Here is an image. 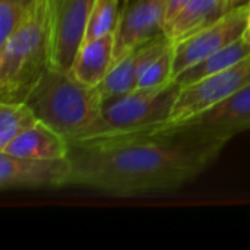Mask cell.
Instances as JSON below:
<instances>
[{
  "instance_id": "cell-1",
  "label": "cell",
  "mask_w": 250,
  "mask_h": 250,
  "mask_svg": "<svg viewBox=\"0 0 250 250\" xmlns=\"http://www.w3.org/2000/svg\"><path fill=\"white\" fill-rule=\"evenodd\" d=\"M226 144L179 127L108 133L69 142L67 186L111 196L177 190L202 174Z\"/></svg>"
},
{
  "instance_id": "cell-6",
  "label": "cell",
  "mask_w": 250,
  "mask_h": 250,
  "mask_svg": "<svg viewBox=\"0 0 250 250\" xmlns=\"http://www.w3.org/2000/svg\"><path fill=\"white\" fill-rule=\"evenodd\" d=\"M249 9L250 4L239 6L208 26H204L192 35L174 42L173 78L243 37Z\"/></svg>"
},
{
  "instance_id": "cell-17",
  "label": "cell",
  "mask_w": 250,
  "mask_h": 250,
  "mask_svg": "<svg viewBox=\"0 0 250 250\" xmlns=\"http://www.w3.org/2000/svg\"><path fill=\"white\" fill-rule=\"evenodd\" d=\"M123 10L122 0H97L88 21L83 42L103 35L116 34Z\"/></svg>"
},
{
  "instance_id": "cell-13",
  "label": "cell",
  "mask_w": 250,
  "mask_h": 250,
  "mask_svg": "<svg viewBox=\"0 0 250 250\" xmlns=\"http://www.w3.org/2000/svg\"><path fill=\"white\" fill-rule=\"evenodd\" d=\"M230 12L227 0H189L179 15L166 25L164 34L177 42Z\"/></svg>"
},
{
  "instance_id": "cell-12",
  "label": "cell",
  "mask_w": 250,
  "mask_h": 250,
  "mask_svg": "<svg viewBox=\"0 0 250 250\" xmlns=\"http://www.w3.org/2000/svg\"><path fill=\"white\" fill-rule=\"evenodd\" d=\"M114 64V34L85 41L72 66V75L85 85L98 86Z\"/></svg>"
},
{
  "instance_id": "cell-11",
  "label": "cell",
  "mask_w": 250,
  "mask_h": 250,
  "mask_svg": "<svg viewBox=\"0 0 250 250\" xmlns=\"http://www.w3.org/2000/svg\"><path fill=\"white\" fill-rule=\"evenodd\" d=\"M0 152L21 158H62L67 157L69 142L54 129L38 122L10 141Z\"/></svg>"
},
{
  "instance_id": "cell-19",
  "label": "cell",
  "mask_w": 250,
  "mask_h": 250,
  "mask_svg": "<svg viewBox=\"0 0 250 250\" xmlns=\"http://www.w3.org/2000/svg\"><path fill=\"white\" fill-rule=\"evenodd\" d=\"M35 0H0V44L18 28Z\"/></svg>"
},
{
  "instance_id": "cell-23",
  "label": "cell",
  "mask_w": 250,
  "mask_h": 250,
  "mask_svg": "<svg viewBox=\"0 0 250 250\" xmlns=\"http://www.w3.org/2000/svg\"><path fill=\"white\" fill-rule=\"evenodd\" d=\"M122 3H123V7H126L129 4V0H122Z\"/></svg>"
},
{
  "instance_id": "cell-5",
  "label": "cell",
  "mask_w": 250,
  "mask_h": 250,
  "mask_svg": "<svg viewBox=\"0 0 250 250\" xmlns=\"http://www.w3.org/2000/svg\"><path fill=\"white\" fill-rule=\"evenodd\" d=\"M248 85H250V56L215 75L183 86L171 111L170 120L161 126L185 122Z\"/></svg>"
},
{
  "instance_id": "cell-20",
  "label": "cell",
  "mask_w": 250,
  "mask_h": 250,
  "mask_svg": "<svg viewBox=\"0 0 250 250\" xmlns=\"http://www.w3.org/2000/svg\"><path fill=\"white\" fill-rule=\"evenodd\" d=\"M189 0H166V25L170 23ZM166 28V26H164Z\"/></svg>"
},
{
  "instance_id": "cell-15",
  "label": "cell",
  "mask_w": 250,
  "mask_h": 250,
  "mask_svg": "<svg viewBox=\"0 0 250 250\" xmlns=\"http://www.w3.org/2000/svg\"><path fill=\"white\" fill-rule=\"evenodd\" d=\"M138 86V48L114 62L110 72L97 86L101 97L111 98L133 91Z\"/></svg>"
},
{
  "instance_id": "cell-9",
  "label": "cell",
  "mask_w": 250,
  "mask_h": 250,
  "mask_svg": "<svg viewBox=\"0 0 250 250\" xmlns=\"http://www.w3.org/2000/svg\"><path fill=\"white\" fill-rule=\"evenodd\" d=\"M160 127H179L229 142L250 129V85L185 122Z\"/></svg>"
},
{
  "instance_id": "cell-4",
  "label": "cell",
  "mask_w": 250,
  "mask_h": 250,
  "mask_svg": "<svg viewBox=\"0 0 250 250\" xmlns=\"http://www.w3.org/2000/svg\"><path fill=\"white\" fill-rule=\"evenodd\" d=\"M180 91L182 86L173 79L164 85L135 88L130 92L105 98L103 117L108 133L151 130L167 123Z\"/></svg>"
},
{
  "instance_id": "cell-14",
  "label": "cell",
  "mask_w": 250,
  "mask_h": 250,
  "mask_svg": "<svg viewBox=\"0 0 250 250\" xmlns=\"http://www.w3.org/2000/svg\"><path fill=\"white\" fill-rule=\"evenodd\" d=\"M248 56H250V42H248L243 37H240L239 40L230 42L229 45L223 47L221 50L209 54L208 57H205L195 66L183 70L180 75H177L174 78V81L182 88L192 85L195 82H199L211 75H215V73L239 63L240 60H243Z\"/></svg>"
},
{
  "instance_id": "cell-2",
  "label": "cell",
  "mask_w": 250,
  "mask_h": 250,
  "mask_svg": "<svg viewBox=\"0 0 250 250\" xmlns=\"http://www.w3.org/2000/svg\"><path fill=\"white\" fill-rule=\"evenodd\" d=\"M25 101L40 122L54 129L67 142L108 133L103 117L104 98L98 88L82 83L72 72L50 66Z\"/></svg>"
},
{
  "instance_id": "cell-18",
  "label": "cell",
  "mask_w": 250,
  "mask_h": 250,
  "mask_svg": "<svg viewBox=\"0 0 250 250\" xmlns=\"http://www.w3.org/2000/svg\"><path fill=\"white\" fill-rule=\"evenodd\" d=\"M173 63H174V44L167 48L141 76L136 88L158 86L173 81Z\"/></svg>"
},
{
  "instance_id": "cell-21",
  "label": "cell",
  "mask_w": 250,
  "mask_h": 250,
  "mask_svg": "<svg viewBox=\"0 0 250 250\" xmlns=\"http://www.w3.org/2000/svg\"><path fill=\"white\" fill-rule=\"evenodd\" d=\"M245 4H250V0H227V6L230 10L239 7V6H245Z\"/></svg>"
},
{
  "instance_id": "cell-16",
  "label": "cell",
  "mask_w": 250,
  "mask_h": 250,
  "mask_svg": "<svg viewBox=\"0 0 250 250\" xmlns=\"http://www.w3.org/2000/svg\"><path fill=\"white\" fill-rule=\"evenodd\" d=\"M38 122L26 101H0V149Z\"/></svg>"
},
{
  "instance_id": "cell-7",
  "label": "cell",
  "mask_w": 250,
  "mask_h": 250,
  "mask_svg": "<svg viewBox=\"0 0 250 250\" xmlns=\"http://www.w3.org/2000/svg\"><path fill=\"white\" fill-rule=\"evenodd\" d=\"M51 15V66L70 72L83 44L97 0H48Z\"/></svg>"
},
{
  "instance_id": "cell-8",
  "label": "cell",
  "mask_w": 250,
  "mask_h": 250,
  "mask_svg": "<svg viewBox=\"0 0 250 250\" xmlns=\"http://www.w3.org/2000/svg\"><path fill=\"white\" fill-rule=\"evenodd\" d=\"M70 161L62 158H21L0 152V189L37 190L66 188Z\"/></svg>"
},
{
  "instance_id": "cell-22",
  "label": "cell",
  "mask_w": 250,
  "mask_h": 250,
  "mask_svg": "<svg viewBox=\"0 0 250 250\" xmlns=\"http://www.w3.org/2000/svg\"><path fill=\"white\" fill-rule=\"evenodd\" d=\"M243 38L250 42V9H249V15H248V21H246V26H245V31H243Z\"/></svg>"
},
{
  "instance_id": "cell-3",
  "label": "cell",
  "mask_w": 250,
  "mask_h": 250,
  "mask_svg": "<svg viewBox=\"0 0 250 250\" xmlns=\"http://www.w3.org/2000/svg\"><path fill=\"white\" fill-rule=\"evenodd\" d=\"M50 66V1L35 0L18 28L0 44V101H25Z\"/></svg>"
},
{
  "instance_id": "cell-10",
  "label": "cell",
  "mask_w": 250,
  "mask_h": 250,
  "mask_svg": "<svg viewBox=\"0 0 250 250\" xmlns=\"http://www.w3.org/2000/svg\"><path fill=\"white\" fill-rule=\"evenodd\" d=\"M166 0H135L129 3L114 34V62L138 45L164 32Z\"/></svg>"
}]
</instances>
